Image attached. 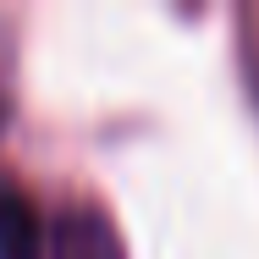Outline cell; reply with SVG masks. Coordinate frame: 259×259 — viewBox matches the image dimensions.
I'll list each match as a JSON object with an SVG mask.
<instances>
[{
    "instance_id": "cell-1",
    "label": "cell",
    "mask_w": 259,
    "mask_h": 259,
    "mask_svg": "<svg viewBox=\"0 0 259 259\" xmlns=\"http://www.w3.org/2000/svg\"><path fill=\"white\" fill-rule=\"evenodd\" d=\"M45 259H127L121 237L110 232V221L94 209H66L45 237Z\"/></svg>"
},
{
    "instance_id": "cell-2",
    "label": "cell",
    "mask_w": 259,
    "mask_h": 259,
    "mask_svg": "<svg viewBox=\"0 0 259 259\" xmlns=\"http://www.w3.org/2000/svg\"><path fill=\"white\" fill-rule=\"evenodd\" d=\"M0 259H45V226L39 209L17 188L0 182Z\"/></svg>"
},
{
    "instance_id": "cell-3",
    "label": "cell",
    "mask_w": 259,
    "mask_h": 259,
    "mask_svg": "<svg viewBox=\"0 0 259 259\" xmlns=\"http://www.w3.org/2000/svg\"><path fill=\"white\" fill-rule=\"evenodd\" d=\"M0 116H6V110H0Z\"/></svg>"
}]
</instances>
